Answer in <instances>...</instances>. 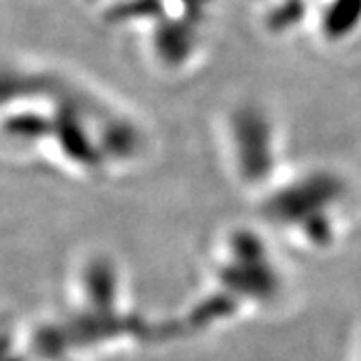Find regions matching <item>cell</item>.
<instances>
[{
    "label": "cell",
    "instance_id": "cell-1",
    "mask_svg": "<svg viewBox=\"0 0 361 361\" xmlns=\"http://www.w3.org/2000/svg\"><path fill=\"white\" fill-rule=\"evenodd\" d=\"M277 127L273 115L253 101L233 104L225 116L227 142L233 163L243 179L257 183L267 179L277 161Z\"/></svg>",
    "mask_w": 361,
    "mask_h": 361
}]
</instances>
